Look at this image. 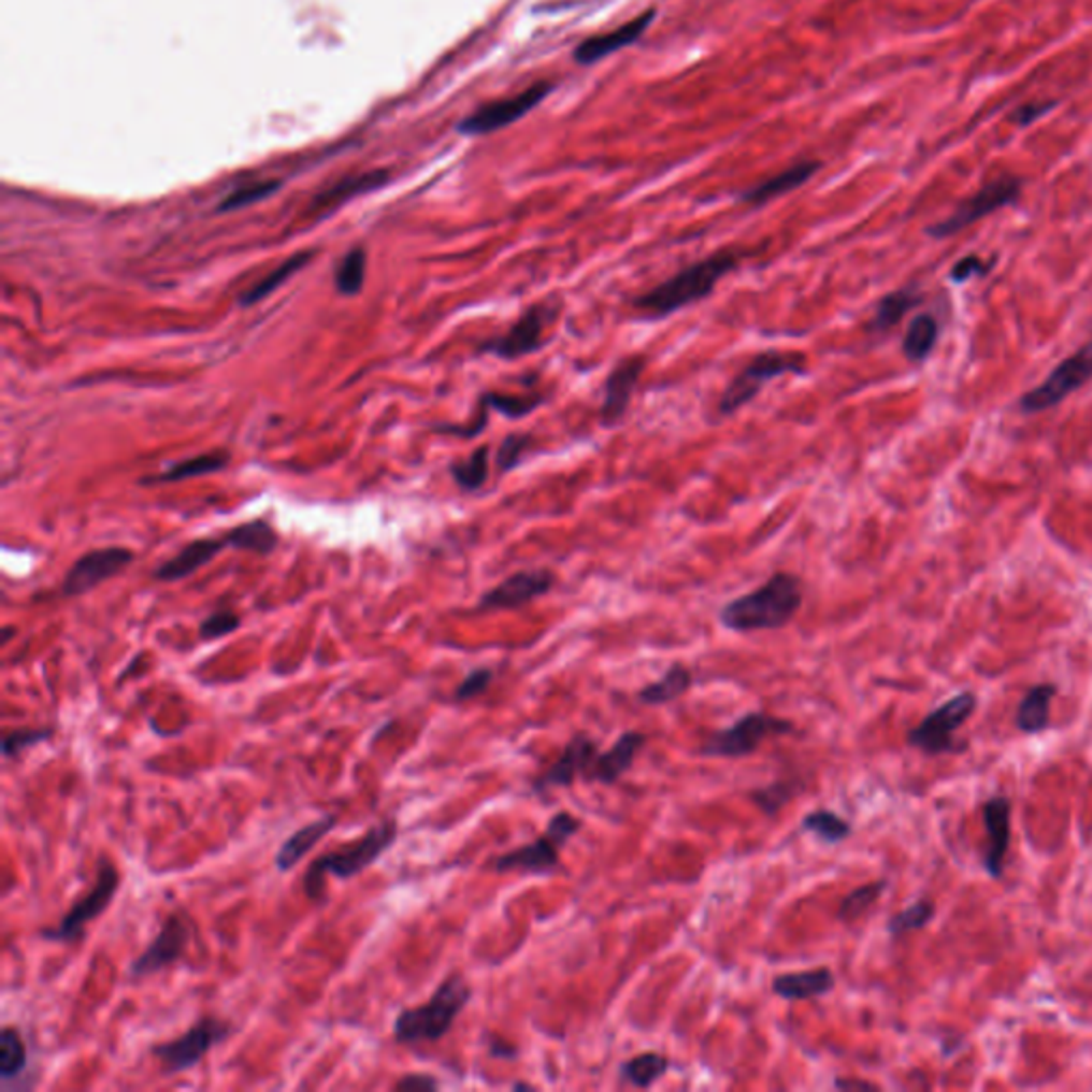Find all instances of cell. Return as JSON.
Segmentation results:
<instances>
[{"label":"cell","instance_id":"obj_1","mask_svg":"<svg viewBox=\"0 0 1092 1092\" xmlns=\"http://www.w3.org/2000/svg\"><path fill=\"white\" fill-rule=\"evenodd\" d=\"M803 600L801 578L790 572H775L758 589L723 604L719 621L725 630L738 634L781 630L794 621Z\"/></svg>","mask_w":1092,"mask_h":1092},{"label":"cell","instance_id":"obj_2","mask_svg":"<svg viewBox=\"0 0 1092 1092\" xmlns=\"http://www.w3.org/2000/svg\"><path fill=\"white\" fill-rule=\"evenodd\" d=\"M743 257V250H719L704 257L638 294L632 305L638 314H643V318H669L671 314L681 312L682 307L710 297L719 279L734 272Z\"/></svg>","mask_w":1092,"mask_h":1092},{"label":"cell","instance_id":"obj_3","mask_svg":"<svg viewBox=\"0 0 1092 1092\" xmlns=\"http://www.w3.org/2000/svg\"><path fill=\"white\" fill-rule=\"evenodd\" d=\"M400 823L396 818L383 819L372 825L359 840L346 843L340 849H333L320 858H316L305 875H303V892L310 901L320 903L325 899V879H353L368 871L383 853L398 840Z\"/></svg>","mask_w":1092,"mask_h":1092},{"label":"cell","instance_id":"obj_4","mask_svg":"<svg viewBox=\"0 0 1092 1092\" xmlns=\"http://www.w3.org/2000/svg\"><path fill=\"white\" fill-rule=\"evenodd\" d=\"M472 1001V988L461 973L448 975L418 1007L402 1009L393 1022V1037L402 1046L435 1044L450 1033L455 1020Z\"/></svg>","mask_w":1092,"mask_h":1092},{"label":"cell","instance_id":"obj_5","mask_svg":"<svg viewBox=\"0 0 1092 1092\" xmlns=\"http://www.w3.org/2000/svg\"><path fill=\"white\" fill-rule=\"evenodd\" d=\"M807 357L803 353H781V350H764L751 357L741 372L730 380L725 391L719 398L717 412L719 416H732L756 400V396L764 389V385L773 378L786 374H805Z\"/></svg>","mask_w":1092,"mask_h":1092},{"label":"cell","instance_id":"obj_6","mask_svg":"<svg viewBox=\"0 0 1092 1092\" xmlns=\"http://www.w3.org/2000/svg\"><path fill=\"white\" fill-rule=\"evenodd\" d=\"M794 723L775 717L766 710H749L741 719H736L732 725L715 730L708 734L702 745L698 747V753L704 758H723V760H738L749 758L758 751V747L771 738V736H784L792 734Z\"/></svg>","mask_w":1092,"mask_h":1092},{"label":"cell","instance_id":"obj_7","mask_svg":"<svg viewBox=\"0 0 1092 1092\" xmlns=\"http://www.w3.org/2000/svg\"><path fill=\"white\" fill-rule=\"evenodd\" d=\"M118 886H120L118 868L114 866V862L110 858L101 856L97 862L95 886L60 918L58 926L41 931V937L45 942L64 944V946L80 944L86 935L88 924H92L99 916H103L107 911L114 896L118 894Z\"/></svg>","mask_w":1092,"mask_h":1092},{"label":"cell","instance_id":"obj_8","mask_svg":"<svg viewBox=\"0 0 1092 1092\" xmlns=\"http://www.w3.org/2000/svg\"><path fill=\"white\" fill-rule=\"evenodd\" d=\"M559 297H546L532 303L521 316L508 327L506 333L491 337L478 346V353L493 355L504 361H515L543 350L546 344V329L557 320L561 312Z\"/></svg>","mask_w":1092,"mask_h":1092},{"label":"cell","instance_id":"obj_9","mask_svg":"<svg viewBox=\"0 0 1092 1092\" xmlns=\"http://www.w3.org/2000/svg\"><path fill=\"white\" fill-rule=\"evenodd\" d=\"M231 1035V1022L216 1016H205L179 1037L154 1046L152 1057L158 1059L164 1076H177L197 1067L218 1044L227 1041Z\"/></svg>","mask_w":1092,"mask_h":1092},{"label":"cell","instance_id":"obj_10","mask_svg":"<svg viewBox=\"0 0 1092 1092\" xmlns=\"http://www.w3.org/2000/svg\"><path fill=\"white\" fill-rule=\"evenodd\" d=\"M1020 195H1022V179L1016 175H1001V177L983 184L975 195H971L962 203H958L954 212L948 218L931 225L926 229V235L933 240H948L956 233L964 231L966 227L979 222L981 218L1018 203Z\"/></svg>","mask_w":1092,"mask_h":1092},{"label":"cell","instance_id":"obj_11","mask_svg":"<svg viewBox=\"0 0 1092 1092\" xmlns=\"http://www.w3.org/2000/svg\"><path fill=\"white\" fill-rule=\"evenodd\" d=\"M1092 378V337L1072 357L1061 361L1044 383L1020 396L1018 408L1022 414H1039L1061 406L1072 393L1080 391Z\"/></svg>","mask_w":1092,"mask_h":1092},{"label":"cell","instance_id":"obj_12","mask_svg":"<svg viewBox=\"0 0 1092 1092\" xmlns=\"http://www.w3.org/2000/svg\"><path fill=\"white\" fill-rule=\"evenodd\" d=\"M975 708H977L975 693L971 691L958 693L946 704L931 710L924 717V721H920L916 728H911L907 734V743L926 756L956 753L958 745L952 734L966 723V719L975 713Z\"/></svg>","mask_w":1092,"mask_h":1092},{"label":"cell","instance_id":"obj_13","mask_svg":"<svg viewBox=\"0 0 1092 1092\" xmlns=\"http://www.w3.org/2000/svg\"><path fill=\"white\" fill-rule=\"evenodd\" d=\"M552 90L555 86L550 82H538L519 95L487 103L459 125V133L472 136L487 135L504 127H511L517 120L526 118L530 112H534Z\"/></svg>","mask_w":1092,"mask_h":1092},{"label":"cell","instance_id":"obj_14","mask_svg":"<svg viewBox=\"0 0 1092 1092\" xmlns=\"http://www.w3.org/2000/svg\"><path fill=\"white\" fill-rule=\"evenodd\" d=\"M190 944V922L182 911H173L162 922L158 935L149 942V946L136 956L129 966V975L133 979H143L162 968L182 960Z\"/></svg>","mask_w":1092,"mask_h":1092},{"label":"cell","instance_id":"obj_15","mask_svg":"<svg viewBox=\"0 0 1092 1092\" xmlns=\"http://www.w3.org/2000/svg\"><path fill=\"white\" fill-rule=\"evenodd\" d=\"M133 557H135L133 550L120 546L97 548L82 555L67 572L62 580V593L75 598L92 591L95 587L118 576L127 565H131Z\"/></svg>","mask_w":1092,"mask_h":1092},{"label":"cell","instance_id":"obj_16","mask_svg":"<svg viewBox=\"0 0 1092 1092\" xmlns=\"http://www.w3.org/2000/svg\"><path fill=\"white\" fill-rule=\"evenodd\" d=\"M555 585V574L550 570H521L504 578L500 585L483 593L476 604L478 613L493 610H517L528 606L530 602L546 595Z\"/></svg>","mask_w":1092,"mask_h":1092},{"label":"cell","instance_id":"obj_17","mask_svg":"<svg viewBox=\"0 0 1092 1092\" xmlns=\"http://www.w3.org/2000/svg\"><path fill=\"white\" fill-rule=\"evenodd\" d=\"M598 753H600V747H598L595 738H591L585 732L574 734L565 743L561 756L550 764V768H546L541 777L534 779V792L545 794L546 790L570 788L578 777L583 779L587 775V771L591 768Z\"/></svg>","mask_w":1092,"mask_h":1092},{"label":"cell","instance_id":"obj_18","mask_svg":"<svg viewBox=\"0 0 1092 1092\" xmlns=\"http://www.w3.org/2000/svg\"><path fill=\"white\" fill-rule=\"evenodd\" d=\"M645 368V355H630L610 370L604 383V400L600 406V420L604 427H617L623 420Z\"/></svg>","mask_w":1092,"mask_h":1092},{"label":"cell","instance_id":"obj_19","mask_svg":"<svg viewBox=\"0 0 1092 1092\" xmlns=\"http://www.w3.org/2000/svg\"><path fill=\"white\" fill-rule=\"evenodd\" d=\"M559 847L552 843V838L548 834H543L541 838L532 840V843H526L521 847H515L506 853H500L498 858H493L489 862L491 871L493 873H521V875H541V877H548L552 875L559 866H561V860H559Z\"/></svg>","mask_w":1092,"mask_h":1092},{"label":"cell","instance_id":"obj_20","mask_svg":"<svg viewBox=\"0 0 1092 1092\" xmlns=\"http://www.w3.org/2000/svg\"><path fill=\"white\" fill-rule=\"evenodd\" d=\"M656 15H658V11L649 9L615 30H608L604 34H595V37L580 41L574 47V60L578 64H593V62H598V60H602L628 45H634L636 41L643 39L647 28L653 24Z\"/></svg>","mask_w":1092,"mask_h":1092},{"label":"cell","instance_id":"obj_21","mask_svg":"<svg viewBox=\"0 0 1092 1092\" xmlns=\"http://www.w3.org/2000/svg\"><path fill=\"white\" fill-rule=\"evenodd\" d=\"M647 745V734L638 730L623 732L608 751L598 753L591 768L583 777L585 784L615 786L636 762V756Z\"/></svg>","mask_w":1092,"mask_h":1092},{"label":"cell","instance_id":"obj_22","mask_svg":"<svg viewBox=\"0 0 1092 1092\" xmlns=\"http://www.w3.org/2000/svg\"><path fill=\"white\" fill-rule=\"evenodd\" d=\"M983 828H986V873L994 879L1003 875L1005 853L1011 840V803L1005 796H994L983 805Z\"/></svg>","mask_w":1092,"mask_h":1092},{"label":"cell","instance_id":"obj_23","mask_svg":"<svg viewBox=\"0 0 1092 1092\" xmlns=\"http://www.w3.org/2000/svg\"><path fill=\"white\" fill-rule=\"evenodd\" d=\"M222 548H227L225 536L220 541H216V538H197V541H192V543L184 546L175 557H171L169 561L158 565L154 570V576H156V580H162V583L182 580V578L195 574L197 570H201L203 565H207Z\"/></svg>","mask_w":1092,"mask_h":1092},{"label":"cell","instance_id":"obj_24","mask_svg":"<svg viewBox=\"0 0 1092 1092\" xmlns=\"http://www.w3.org/2000/svg\"><path fill=\"white\" fill-rule=\"evenodd\" d=\"M836 977L828 966H819L811 971L784 973L777 975L771 983L773 992L784 1001H809L825 996L834 990Z\"/></svg>","mask_w":1092,"mask_h":1092},{"label":"cell","instance_id":"obj_25","mask_svg":"<svg viewBox=\"0 0 1092 1092\" xmlns=\"http://www.w3.org/2000/svg\"><path fill=\"white\" fill-rule=\"evenodd\" d=\"M337 825V818L335 816H325V818L316 819L299 830H294L277 849L275 853V868L279 873H286L290 868H294L331 830H335Z\"/></svg>","mask_w":1092,"mask_h":1092},{"label":"cell","instance_id":"obj_26","mask_svg":"<svg viewBox=\"0 0 1092 1092\" xmlns=\"http://www.w3.org/2000/svg\"><path fill=\"white\" fill-rule=\"evenodd\" d=\"M819 162L816 160H805V162H799V164H792L788 167L786 171L756 184L753 188L745 190L741 195V201L743 203H751V205H764L777 197H784L796 188H801L803 184H807L816 173H818Z\"/></svg>","mask_w":1092,"mask_h":1092},{"label":"cell","instance_id":"obj_27","mask_svg":"<svg viewBox=\"0 0 1092 1092\" xmlns=\"http://www.w3.org/2000/svg\"><path fill=\"white\" fill-rule=\"evenodd\" d=\"M922 301H924L922 292L918 290L916 284L905 286V288H896V290L883 294L879 299L877 307H875V314H873L871 322L866 325L868 333H888V331H892Z\"/></svg>","mask_w":1092,"mask_h":1092},{"label":"cell","instance_id":"obj_28","mask_svg":"<svg viewBox=\"0 0 1092 1092\" xmlns=\"http://www.w3.org/2000/svg\"><path fill=\"white\" fill-rule=\"evenodd\" d=\"M231 457L227 450H212V452H203V455H197V457H190V459H184V461H177L173 465H169L162 474H156V476H147L141 480V485H164V483H182V480H190V478H199V476H207V474H216V472H222L227 465H229Z\"/></svg>","mask_w":1092,"mask_h":1092},{"label":"cell","instance_id":"obj_29","mask_svg":"<svg viewBox=\"0 0 1092 1092\" xmlns=\"http://www.w3.org/2000/svg\"><path fill=\"white\" fill-rule=\"evenodd\" d=\"M1057 695V685L1041 682L1031 687L1018 704L1016 725L1024 734H1039L1050 723V704Z\"/></svg>","mask_w":1092,"mask_h":1092},{"label":"cell","instance_id":"obj_30","mask_svg":"<svg viewBox=\"0 0 1092 1092\" xmlns=\"http://www.w3.org/2000/svg\"><path fill=\"white\" fill-rule=\"evenodd\" d=\"M805 790H807V781L803 777H796V775L794 777H781V779H775L773 784H768L764 788H756L753 792H749V801L766 818H775L777 814H781L788 807V803H792Z\"/></svg>","mask_w":1092,"mask_h":1092},{"label":"cell","instance_id":"obj_31","mask_svg":"<svg viewBox=\"0 0 1092 1092\" xmlns=\"http://www.w3.org/2000/svg\"><path fill=\"white\" fill-rule=\"evenodd\" d=\"M693 685V675L689 669H685L681 664H673L664 677H660L658 681L649 682L645 685L636 698L641 704L645 706H664V704H671L675 700H679L681 695H685Z\"/></svg>","mask_w":1092,"mask_h":1092},{"label":"cell","instance_id":"obj_32","mask_svg":"<svg viewBox=\"0 0 1092 1092\" xmlns=\"http://www.w3.org/2000/svg\"><path fill=\"white\" fill-rule=\"evenodd\" d=\"M939 340V320L933 314L916 316L903 337V355L909 363H924Z\"/></svg>","mask_w":1092,"mask_h":1092},{"label":"cell","instance_id":"obj_33","mask_svg":"<svg viewBox=\"0 0 1092 1092\" xmlns=\"http://www.w3.org/2000/svg\"><path fill=\"white\" fill-rule=\"evenodd\" d=\"M673 1063L660 1052H643L619 1067V1076L634 1089H651L671 1072Z\"/></svg>","mask_w":1092,"mask_h":1092},{"label":"cell","instance_id":"obj_34","mask_svg":"<svg viewBox=\"0 0 1092 1092\" xmlns=\"http://www.w3.org/2000/svg\"><path fill=\"white\" fill-rule=\"evenodd\" d=\"M316 257L314 250H301L297 255H292L290 259H286L282 265H277L273 272L268 273L265 277H261L253 288H248L242 297H240V303L244 307H250V305H257L259 301L268 299L272 294L273 290H277L288 277H292L294 273L301 272L312 259Z\"/></svg>","mask_w":1092,"mask_h":1092},{"label":"cell","instance_id":"obj_35","mask_svg":"<svg viewBox=\"0 0 1092 1092\" xmlns=\"http://www.w3.org/2000/svg\"><path fill=\"white\" fill-rule=\"evenodd\" d=\"M225 541H227V548L250 550L257 555H270L277 546V534L273 532V528L268 521L257 519V521H248V523L231 530L225 536Z\"/></svg>","mask_w":1092,"mask_h":1092},{"label":"cell","instance_id":"obj_36","mask_svg":"<svg viewBox=\"0 0 1092 1092\" xmlns=\"http://www.w3.org/2000/svg\"><path fill=\"white\" fill-rule=\"evenodd\" d=\"M387 182V175L385 173H368V175H359V177H353V179H344L340 184H335L333 188L320 192L314 203H312V210L314 212H325L329 207H337L340 203L348 201L350 197L355 195H361V192H368V190H374L378 188L380 184Z\"/></svg>","mask_w":1092,"mask_h":1092},{"label":"cell","instance_id":"obj_37","mask_svg":"<svg viewBox=\"0 0 1092 1092\" xmlns=\"http://www.w3.org/2000/svg\"><path fill=\"white\" fill-rule=\"evenodd\" d=\"M28 1067V1048L15 1026H4L0 1031V1078L2 1082H13L21 1078Z\"/></svg>","mask_w":1092,"mask_h":1092},{"label":"cell","instance_id":"obj_38","mask_svg":"<svg viewBox=\"0 0 1092 1092\" xmlns=\"http://www.w3.org/2000/svg\"><path fill=\"white\" fill-rule=\"evenodd\" d=\"M450 476L463 491H478L489 478V446H478L468 459L450 465Z\"/></svg>","mask_w":1092,"mask_h":1092},{"label":"cell","instance_id":"obj_39","mask_svg":"<svg viewBox=\"0 0 1092 1092\" xmlns=\"http://www.w3.org/2000/svg\"><path fill=\"white\" fill-rule=\"evenodd\" d=\"M886 888H888V881L886 879H877V881H871V883H864V886L851 890L840 901L838 911H836V920L843 922V924H851V922L860 920L881 899Z\"/></svg>","mask_w":1092,"mask_h":1092},{"label":"cell","instance_id":"obj_40","mask_svg":"<svg viewBox=\"0 0 1092 1092\" xmlns=\"http://www.w3.org/2000/svg\"><path fill=\"white\" fill-rule=\"evenodd\" d=\"M801 830L816 834L819 840H823L828 845H836V843H843L845 838H849L853 828L847 819L840 818L838 814H834L830 809H818V811H811L803 818Z\"/></svg>","mask_w":1092,"mask_h":1092},{"label":"cell","instance_id":"obj_41","mask_svg":"<svg viewBox=\"0 0 1092 1092\" xmlns=\"http://www.w3.org/2000/svg\"><path fill=\"white\" fill-rule=\"evenodd\" d=\"M368 272V255L363 248H353L344 255L335 270V290L344 297H357L363 290Z\"/></svg>","mask_w":1092,"mask_h":1092},{"label":"cell","instance_id":"obj_42","mask_svg":"<svg viewBox=\"0 0 1092 1092\" xmlns=\"http://www.w3.org/2000/svg\"><path fill=\"white\" fill-rule=\"evenodd\" d=\"M545 400L546 398L543 396H513V393H498V391H487L480 396V402L487 408L495 410L502 416L513 418V420L530 416L532 412H536L545 404Z\"/></svg>","mask_w":1092,"mask_h":1092},{"label":"cell","instance_id":"obj_43","mask_svg":"<svg viewBox=\"0 0 1092 1092\" xmlns=\"http://www.w3.org/2000/svg\"><path fill=\"white\" fill-rule=\"evenodd\" d=\"M935 918V905L931 901H918L914 903L911 907L899 911L896 916L890 918L888 922V933L899 939L907 933H914V931H920L924 926H929V922Z\"/></svg>","mask_w":1092,"mask_h":1092},{"label":"cell","instance_id":"obj_44","mask_svg":"<svg viewBox=\"0 0 1092 1092\" xmlns=\"http://www.w3.org/2000/svg\"><path fill=\"white\" fill-rule=\"evenodd\" d=\"M54 736V728H19L11 730L2 738V758L15 760L30 747H37Z\"/></svg>","mask_w":1092,"mask_h":1092},{"label":"cell","instance_id":"obj_45","mask_svg":"<svg viewBox=\"0 0 1092 1092\" xmlns=\"http://www.w3.org/2000/svg\"><path fill=\"white\" fill-rule=\"evenodd\" d=\"M279 188V182L275 179H265V182H253L248 186H240L238 190H233L220 205H218V212H233V210H242V207H248L253 203H259L263 199H268L270 195H273L275 190Z\"/></svg>","mask_w":1092,"mask_h":1092},{"label":"cell","instance_id":"obj_46","mask_svg":"<svg viewBox=\"0 0 1092 1092\" xmlns=\"http://www.w3.org/2000/svg\"><path fill=\"white\" fill-rule=\"evenodd\" d=\"M532 446H534V435L532 433H508L504 437V442L500 444V450H498V457H495L498 470L506 474L513 468H517Z\"/></svg>","mask_w":1092,"mask_h":1092},{"label":"cell","instance_id":"obj_47","mask_svg":"<svg viewBox=\"0 0 1092 1092\" xmlns=\"http://www.w3.org/2000/svg\"><path fill=\"white\" fill-rule=\"evenodd\" d=\"M240 617L233 610H216L210 617H205L199 626V638L201 641H218L222 636L233 634L240 628Z\"/></svg>","mask_w":1092,"mask_h":1092},{"label":"cell","instance_id":"obj_48","mask_svg":"<svg viewBox=\"0 0 1092 1092\" xmlns=\"http://www.w3.org/2000/svg\"><path fill=\"white\" fill-rule=\"evenodd\" d=\"M495 673L491 669H474L470 675H465V679L457 685L452 698L455 702H468V700H474L478 695H483L491 682H493Z\"/></svg>","mask_w":1092,"mask_h":1092},{"label":"cell","instance_id":"obj_49","mask_svg":"<svg viewBox=\"0 0 1092 1092\" xmlns=\"http://www.w3.org/2000/svg\"><path fill=\"white\" fill-rule=\"evenodd\" d=\"M583 830V819L567 814V811H559L555 814L552 818L548 819L546 823L545 834H548L552 838V843L563 849L567 845V840L578 834Z\"/></svg>","mask_w":1092,"mask_h":1092},{"label":"cell","instance_id":"obj_50","mask_svg":"<svg viewBox=\"0 0 1092 1092\" xmlns=\"http://www.w3.org/2000/svg\"><path fill=\"white\" fill-rule=\"evenodd\" d=\"M992 272V261H983L977 255H966L960 261H956L954 268L950 270V279L954 284H962L971 277H986Z\"/></svg>","mask_w":1092,"mask_h":1092},{"label":"cell","instance_id":"obj_51","mask_svg":"<svg viewBox=\"0 0 1092 1092\" xmlns=\"http://www.w3.org/2000/svg\"><path fill=\"white\" fill-rule=\"evenodd\" d=\"M1059 105V101H1041V103H1024L1020 105L1011 116L1009 120L1018 127H1031L1033 123L1041 120L1044 116H1048L1054 107Z\"/></svg>","mask_w":1092,"mask_h":1092},{"label":"cell","instance_id":"obj_52","mask_svg":"<svg viewBox=\"0 0 1092 1092\" xmlns=\"http://www.w3.org/2000/svg\"><path fill=\"white\" fill-rule=\"evenodd\" d=\"M437 1089L440 1082L429 1074H408L393 1084V1091L435 1092Z\"/></svg>","mask_w":1092,"mask_h":1092},{"label":"cell","instance_id":"obj_53","mask_svg":"<svg viewBox=\"0 0 1092 1092\" xmlns=\"http://www.w3.org/2000/svg\"><path fill=\"white\" fill-rule=\"evenodd\" d=\"M487 1048H489L491 1059H498V1061H517L519 1059V1048L513 1046L511 1041L500 1039V1037L491 1035L487 1041Z\"/></svg>","mask_w":1092,"mask_h":1092},{"label":"cell","instance_id":"obj_54","mask_svg":"<svg viewBox=\"0 0 1092 1092\" xmlns=\"http://www.w3.org/2000/svg\"><path fill=\"white\" fill-rule=\"evenodd\" d=\"M834 1089L836 1091H879L877 1084L873 1082H866V1080H856V1078H836L834 1080Z\"/></svg>","mask_w":1092,"mask_h":1092},{"label":"cell","instance_id":"obj_55","mask_svg":"<svg viewBox=\"0 0 1092 1092\" xmlns=\"http://www.w3.org/2000/svg\"><path fill=\"white\" fill-rule=\"evenodd\" d=\"M15 634H17V630H15L13 626H6V628L2 630V645H9V643H11V638H13Z\"/></svg>","mask_w":1092,"mask_h":1092},{"label":"cell","instance_id":"obj_56","mask_svg":"<svg viewBox=\"0 0 1092 1092\" xmlns=\"http://www.w3.org/2000/svg\"><path fill=\"white\" fill-rule=\"evenodd\" d=\"M513 1091H536V1089H534V1087H530V1084L517 1082V1084H513Z\"/></svg>","mask_w":1092,"mask_h":1092}]
</instances>
